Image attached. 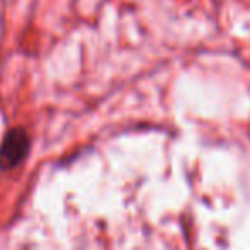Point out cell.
<instances>
[{
	"instance_id": "6da1fadb",
	"label": "cell",
	"mask_w": 250,
	"mask_h": 250,
	"mask_svg": "<svg viewBox=\"0 0 250 250\" xmlns=\"http://www.w3.org/2000/svg\"><path fill=\"white\" fill-rule=\"evenodd\" d=\"M29 149V137L22 129H14L5 136L0 146V167L12 168L19 165Z\"/></svg>"
}]
</instances>
